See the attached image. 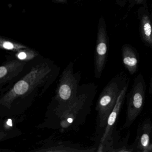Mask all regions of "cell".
<instances>
[{"label": "cell", "mask_w": 152, "mask_h": 152, "mask_svg": "<svg viewBox=\"0 0 152 152\" xmlns=\"http://www.w3.org/2000/svg\"><path fill=\"white\" fill-rule=\"evenodd\" d=\"M152 124L147 123L143 124L140 130L138 131L137 136L138 147L144 152L152 151V145L151 144L152 137Z\"/></svg>", "instance_id": "5b68a950"}, {"label": "cell", "mask_w": 152, "mask_h": 152, "mask_svg": "<svg viewBox=\"0 0 152 152\" xmlns=\"http://www.w3.org/2000/svg\"><path fill=\"white\" fill-rule=\"evenodd\" d=\"M3 47L6 49L11 50L14 48V45L11 42H5L3 44Z\"/></svg>", "instance_id": "9c48e42d"}, {"label": "cell", "mask_w": 152, "mask_h": 152, "mask_svg": "<svg viewBox=\"0 0 152 152\" xmlns=\"http://www.w3.org/2000/svg\"><path fill=\"white\" fill-rule=\"evenodd\" d=\"M59 93L61 98L64 99H67L71 96V88L66 84H64L60 87Z\"/></svg>", "instance_id": "52a82bcc"}, {"label": "cell", "mask_w": 152, "mask_h": 152, "mask_svg": "<svg viewBox=\"0 0 152 152\" xmlns=\"http://www.w3.org/2000/svg\"><path fill=\"white\" fill-rule=\"evenodd\" d=\"M150 89H151V92L152 94V77H151V80H150Z\"/></svg>", "instance_id": "7c38bea8"}, {"label": "cell", "mask_w": 152, "mask_h": 152, "mask_svg": "<svg viewBox=\"0 0 152 152\" xmlns=\"http://www.w3.org/2000/svg\"><path fill=\"white\" fill-rule=\"evenodd\" d=\"M128 86L129 85L126 86L123 90L121 93L118 97L115 106L114 107L111 113L108 116L104 132L101 138L102 143H104L109 140V138L111 137V135L113 134L115 125L116 123L122 107L123 104L125 99L126 93L128 90Z\"/></svg>", "instance_id": "3957f363"}, {"label": "cell", "mask_w": 152, "mask_h": 152, "mask_svg": "<svg viewBox=\"0 0 152 152\" xmlns=\"http://www.w3.org/2000/svg\"><path fill=\"white\" fill-rule=\"evenodd\" d=\"M18 58L21 60L26 59V55L25 52H21L18 55Z\"/></svg>", "instance_id": "30bf717a"}, {"label": "cell", "mask_w": 152, "mask_h": 152, "mask_svg": "<svg viewBox=\"0 0 152 152\" xmlns=\"http://www.w3.org/2000/svg\"><path fill=\"white\" fill-rule=\"evenodd\" d=\"M122 55L124 66L130 74L133 75L138 69V60L136 53L131 47L125 45L122 49Z\"/></svg>", "instance_id": "277c9868"}, {"label": "cell", "mask_w": 152, "mask_h": 152, "mask_svg": "<svg viewBox=\"0 0 152 152\" xmlns=\"http://www.w3.org/2000/svg\"><path fill=\"white\" fill-rule=\"evenodd\" d=\"M129 83L128 75L122 71L113 77L103 90L97 106L100 128L106 127L107 118L115 106L119 96Z\"/></svg>", "instance_id": "6da1fadb"}, {"label": "cell", "mask_w": 152, "mask_h": 152, "mask_svg": "<svg viewBox=\"0 0 152 152\" xmlns=\"http://www.w3.org/2000/svg\"><path fill=\"white\" fill-rule=\"evenodd\" d=\"M141 36L145 42L152 48V25L148 16L143 15L140 21Z\"/></svg>", "instance_id": "8992f818"}, {"label": "cell", "mask_w": 152, "mask_h": 152, "mask_svg": "<svg viewBox=\"0 0 152 152\" xmlns=\"http://www.w3.org/2000/svg\"><path fill=\"white\" fill-rule=\"evenodd\" d=\"M134 1H135L136 4L140 5L143 2L144 0H134Z\"/></svg>", "instance_id": "8fae6325"}, {"label": "cell", "mask_w": 152, "mask_h": 152, "mask_svg": "<svg viewBox=\"0 0 152 152\" xmlns=\"http://www.w3.org/2000/svg\"><path fill=\"white\" fill-rule=\"evenodd\" d=\"M7 74V68L4 66H1L0 67V78H2Z\"/></svg>", "instance_id": "ba28073f"}, {"label": "cell", "mask_w": 152, "mask_h": 152, "mask_svg": "<svg viewBox=\"0 0 152 152\" xmlns=\"http://www.w3.org/2000/svg\"><path fill=\"white\" fill-rule=\"evenodd\" d=\"M145 81L141 73L135 77L131 89L127 96L126 119L122 129L132 124L142 111L145 97Z\"/></svg>", "instance_id": "7a4b0ae2"}, {"label": "cell", "mask_w": 152, "mask_h": 152, "mask_svg": "<svg viewBox=\"0 0 152 152\" xmlns=\"http://www.w3.org/2000/svg\"><path fill=\"white\" fill-rule=\"evenodd\" d=\"M8 125L10 126H12V122H11V120H9L7 122Z\"/></svg>", "instance_id": "4fadbf2b"}, {"label": "cell", "mask_w": 152, "mask_h": 152, "mask_svg": "<svg viewBox=\"0 0 152 152\" xmlns=\"http://www.w3.org/2000/svg\"><path fill=\"white\" fill-rule=\"evenodd\" d=\"M67 121H68L69 123H72V118H69Z\"/></svg>", "instance_id": "5bb4252c"}]
</instances>
